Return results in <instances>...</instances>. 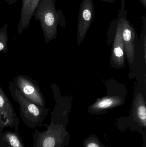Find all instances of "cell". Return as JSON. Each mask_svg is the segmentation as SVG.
Returning a JSON list of instances; mask_svg holds the SVG:
<instances>
[{
	"label": "cell",
	"instance_id": "2",
	"mask_svg": "<svg viewBox=\"0 0 146 147\" xmlns=\"http://www.w3.org/2000/svg\"><path fill=\"white\" fill-rule=\"evenodd\" d=\"M9 90L13 98L19 105L20 117L25 124L32 129L43 126L48 109L37 105L26 98L12 82H10Z\"/></svg>",
	"mask_w": 146,
	"mask_h": 147
},
{
	"label": "cell",
	"instance_id": "10",
	"mask_svg": "<svg viewBox=\"0 0 146 147\" xmlns=\"http://www.w3.org/2000/svg\"><path fill=\"white\" fill-rule=\"evenodd\" d=\"M123 101L118 96H107L97 100L91 105L89 110L92 112H98L111 108L117 107L122 104Z\"/></svg>",
	"mask_w": 146,
	"mask_h": 147
},
{
	"label": "cell",
	"instance_id": "6",
	"mask_svg": "<svg viewBox=\"0 0 146 147\" xmlns=\"http://www.w3.org/2000/svg\"><path fill=\"white\" fill-rule=\"evenodd\" d=\"M19 118L9 98L0 87V131L6 127L18 130Z\"/></svg>",
	"mask_w": 146,
	"mask_h": 147
},
{
	"label": "cell",
	"instance_id": "17",
	"mask_svg": "<svg viewBox=\"0 0 146 147\" xmlns=\"http://www.w3.org/2000/svg\"><path fill=\"white\" fill-rule=\"evenodd\" d=\"M101 1L106 2L110 3H113L116 0H101Z\"/></svg>",
	"mask_w": 146,
	"mask_h": 147
},
{
	"label": "cell",
	"instance_id": "16",
	"mask_svg": "<svg viewBox=\"0 0 146 147\" xmlns=\"http://www.w3.org/2000/svg\"><path fill=\"white\" fill-rule=\"evenodd\" d=\"M145 7H146V0H139Z\"/></svg>",
	"mask_w": 146,
	"mask_h": 147
},
{
	"label": "cell",
	"instance_id": "9",
	"mask_svg": "<svg viewBox=\"0 0 146 147\" xmlns=\"http://www.w3.org/2000/svg\"><path fill=\"white\" fill-rule=\"evenodd\" d=\"M21 12L19 22L18 26V32L21 34L30 25L33 13L39 2V0H21Z\"/></svg>",
	"mask_w": 146,
	"mask_h": 147
},
{
	"label": "cell",
	"instance_id": "12",
	"mask_svg": "<svg viewBox=\"0 0 146 147\" xmlns=\"http://www.w3.org/2000/svg\"><path fill=\"white\" fill-rule=\"evenodd\" d=\"M2 139L7 147H25L19 134L16 132H2Z\"/></svg>",
	"mask_w": 146,
	"mask_h": 147
},
{
	"label": "cell",
	"instance_id": "8",
	"mask_svg": "<svg viewBox=\"0 0 146 147\" xmlns=\"http://www.w3.org/2000/svg\"><path fill=\"white\" fill-rule=\"evenodd\" d=\"M58 129L53 124L47 127L46 131L35 129L33 134V147H58Z\"/></svg>",
	"mask_w": 146,
	"mask_h": 147
},
{
	"label": "cell",
	"instance_id": "4",
	"mask_svg": "<svg viewBox=\"0 0 146 147\" xmlns=\"http://www.w3.org/2000/svg\"><path fill=\"white\" fill-rule=\"evenodd\" d=\"M95 17V6L93 0H82L79 11L77 26V41L79 46L87 33Z\"/></svg>",
	"mask_w": 146,
	"mask_h": 147
},
{
	"label": "cell",
	"instance_id": "1",
	"mask_svg": "<svg viewBox=\"0 0 146 147\" xmlns=\"http://www.w3.org/2000/svg\"><path fill=\"white\" fill-rule=\"evenodd\" d=\"M33 16L40 22L47 43L56 38L58 25L66 26L64 14L56 8V0H39Z\"/></svg>",
	"mask_w": 146,
	"mask_h": 147
},
{
	"label": "cell",
	"instance_id": "5",
	"mask_svg": "<svg viewBox=\"0 0 146 147\" xmlns=\"http://www.w3.org/2000/svg\"><path fill=\"white\" fill-rule=\"evenodd\" d=\"M14 81L18 90L26 98L37 105L45 107L43 95L33 80L27 77L18 76Z\"/></svg>",
	"mask_w": 146,
	"mask_h": 147
},
{
	"label": "cell",
	"instance_id": "14",
	"mask_svg": "<svg viewBox=\"0 0 146 147\" xmlns=\"http://www.w3.org/2000/svg\"><path fill=\"white\" fill-rule=\"evenodd\" d=\"M87 147H99V146L95 142H90L87 144Z\"/></svg>",
	"mask_w": 146,
	"mask_h": 147
},
{
	"label": "cell",
	"instance_id": "7",
	"mask_svg": "<svg viewBox=\"0 0 146 147\" xmlns=\"http://www.w3.org/2000/svg\"><path fill=\"white\" fill-rule=\"evenodd\" d=\"M111 23L115 30V38L111 55V61L118 68L123 67L124 63V49L122 35V27L120 17H117Z\"/></svg>",
	"mask_w": 146,
	"mask_h": 147
},
{
	"label": "cell",
	"instance_id": "11",
	"mask_svg": "<svg viewBox=\"0 0 146 147\" xmlns=\"http://www.w3.org/2000/svg\"><path fill=\"white\" fill-rule=\"evenodd\" d=\"M135 118L141 125L146 126V107L144 97L141 93L137 94L134 104Z\"/></svg>",
	"mask_w": 146,
	"mask_h": 147
},
{
	"label": "cell",
	"instance_id": "3",
	"mask_svg": "<svg viewBox=\"0 0 146 147\" xmlns=\"http://www.w3.org/2000/svg\"><path fill=\"white\" fill-rule=\"evenodd\" d=\"M127 11L126 9V0H121V6L118 15L120 17L122 27V35L124 51L129 63L134 61L135 53V41L136 37V32L127 18Z\"/></svg>",
	"mask_w": 146,
	"mask_h": 147
},
{
	"label": "cell",
	"instance_id": "15",
	"mask_svg": "<svg viewBox=\"0 0 146 147\" xmlns=\"http://www.w3.org/2000/svg\"><path fill=\"white\" fill-rule=\"evenodd\" d=\"M5 1L8 5H11L13 3H15L18 0H5Z\"/></svg>",
	"mask_w": 146,
	"mask_h": 147
},
{
	"label": "cell",
	"instance_id": "13",
	"mask_svg": "<svg viewBox=\"0 0 146 147\" xmlns=\"http://www.w3.org/2000/svg\"><path fill=\"white\" fill-rule=\"evenodd\" d=\"M146 33L145 34H144V59H145V63H146Z\"/></svg>",
	"mask_w": 146,
	"mask_h": 147
}]
</instances>
